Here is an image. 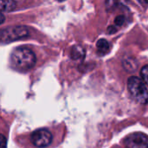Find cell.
<instances>
[{"label": "cell", "instance_id": "5bb4252c", "mask_svg": "<svg viewBox=\"0 0 148 148\" xmlns=\"http://www.w3.org/2000/svg\"><path fill=\"white\" fill-rule=\"evenodd\" d=\"M3 20H4V17H3V14L2 13V14H1V23H3Z\"/></svg>", "mask_w": 148, "mask_h": 148}, {"label": "cell", "instance_id": "52a82bcc", "mask_svg": "<svg viewBox=\"0 0 148 148\" xmlns=\"http://www.w3.org/2000/svg\"><path fill=\"white\" fill-rule=\"evenodd\" d=\"M16 8V2L14 0H0V9L2 13L10 12Z\"/></svg>", "mask_w": 148, "mask_h": 148}, {"label": "cell", "instance_id": "6da1fadb", "mask_svg": "<svg viewBox=\"0 0 148 148\" xmlns=\"http://www.w3.org/2000/svg\"><path fill=\"white\" fill-rule=\"evenodd\" d=\"M35 54L27 48H17L10 56V63L13 68L20 71H27L36 64Z\"/></svg>", "mask_w": 148, "mask_h": 148}, {"label": "cell", "instance_id": "4fadbf2b", "mask_svg": "<svg viewBox=\"0 0 148 148\" xmlns=\"http://www.w3.org/2000/svg\"><path fill=\"white\" fill-rule=\"evenodd\" d=\"M116 30H117V28H115L114 26H110V27H108V33H114V32H116Z\"/></svg>", "mask_w": 148, "mask_h": 148}, {"label": "cell", "instance_id": "ba28073f", "mask_svg": "<svg viewBox=\"0 0 148 148\" xmlns=\"http://www.w3.org/2000/svg\"><path fill=\"white\" fill-rule=\"evenodd\" d=\"M71 58L74 60H79V59H83L85 57V49L77 45L73 47V49H71V53H70Z\"/></svg>", "mask_w": 148, "mask_h": 148}, {"label": "cell", "instance_id": "5b68a950", "mask_svg": "<svg viewBox=\"0 0 148 148\" xmlns=\"http://www.w3.org/2000/svg\"><path fill=\"white\" fill-rule=\"evenodd\" d=\"M126 148H148V136L142 133H134L125 139Z\"/></svg>", "mask_w": 148, "mask_h": 148}, {"label": "cell", "instance_id": "9a60e30c", "mask_svg": "<svg viewBox=\"0 0 148 148\" xmlns=\"http://www.w3.org/2000/svg\"><path fill=\"white\" fill-rule=\"evenodd\" d=\"M59 2H62V1H64V0H58Z\"/></svg>", "mask_w": 148, "mask_h": 148}, {"label": "cell", "instance_id": "8992f818", "mask_svg": "<svg viewBox=\"0 0 148 148\" xmlns=\"http://www.w3.org/2000/svg\"><path fill=\"white\" fill-rule=\"evenodd\" d=\"M128 3V0H107L106 8L108 11H113L120 6H124Z\"/></svg>", "mask_w": 148, "mask_h": 148}, {"label": "cell", "instance_id": "9c48e42d", "mask_svg": "<svg viewBox=\"0 0 148 148\" xmlns=\"http://www.w3.org/2000/svg\"><path fill=\"white\" fill-rule=\"evenodd\" d=\"M96 47L98 49V52L101 55H104L109 51V43L105 39H100L96 43Z\"/></svg>", "mask_w": 148, "mask_h": 148}, {"label": "cell", "instance_id": "3957f363", "mask_svg": "<svg viewBox=\"0 0 148 148\" xmlns=\"http://www.w3.org/2000/svg\"><path fill=\"white\" fill-rule=\"evenodd\" d=\"M29 30L24 26H15L10 27L1 31V41L2 42H11L28 36Z\"/></svg>", "mask_w": 148, "mask_h": 148}, {"label": "cell", "instance_id": "8fae6325", "mask_svg": "<svg viewBox=\"0 0 148 148\" xmlns=\"http://www.w3.org/2000/svg\"><path fill=\"white\" fill-rule=\"evenodd\" d=\"M125 23V17L123 16H118L115 17V20H114V23L116 26H121L123 23Z\"/></svg>", "mask_w": 148, "mask_h": 148}, {"label": "cell", "instance_id": "277c9868", "mask_svg": "<svg viewBox=\"0 0 148 148\" xmlns=\"http://www.w3.org/2000/svg\"><path fill=\"white\" fill-rule=\"evenodd\" d=\"M32 143L38 148H44L49 147L52 142L53 136L51 133L47 129H38L31 134Z\"/></svg>", "mask_w": 148, "mask_h": 148}, {"label": "cell", "instance_id": "7c38bea8", "mask_svg": "<svg viewBox=\"0 0 148 148\" xmlns=\"http://www.w3.org/2000/svg\"><path fill=\"white\" fill-rule=\"evenodd\" d=\"M1 147L2 148H6V139H5V137L2 134L1 135Z\"/></svg>", "mask_w": 148, "mask_h": 148}, {"label": "cell", "instance_id": "30bf717a", "mask_svg": "<svg viewBox=\"0 0 148 148\" xmlns=\"http://www.w3.org/2000/svg\"><path fill=\"white\" fill-rule=\"evenodd\" d=\"M140 75H141V77H142L143 82L148 86V65L142 68L141 72H140Z\"/></svg>", "mask_w": 148, "mask_h": 148}, {"label": "cell", "instance_id": "2e32d148", "mask_svg": "<svg viewBox=\"0 0 148 148\" xmlns=\"http://www.w3.org/2000/svg\"><path fill=\"white\" fill-rule=\"evenodd\" d=\"M146 2H147V3H148V0H146Z\"/></svg>", "mask_w": 148, "mask_h": 148}, {"label": "cell", "instance_id": "7a4b0ae2", "mask_svg": "<svg viewBox=\"0 0 148 148\" xmlns=\"http://www.w3.org/2000/svg\"><path fill=\"white\" fill-rule=\"evenodd\" d=\"M127 88L132 97L140 104L148 103V89L143 80L136 76H132L128 79Z\"/></svg>", "mask_w": 148, "mask_h": 148}]
</instances>
